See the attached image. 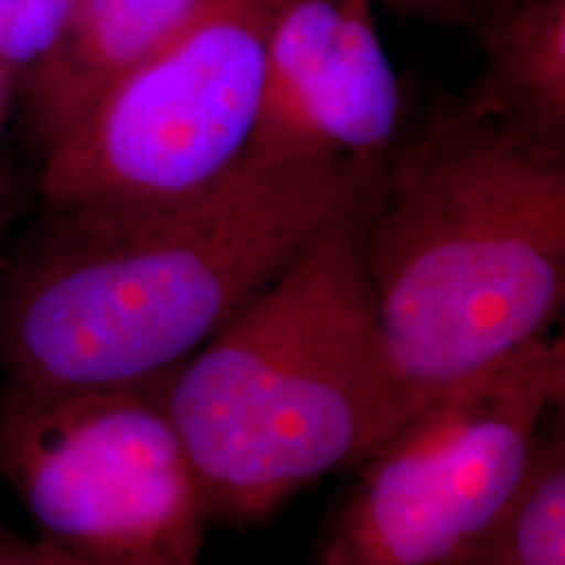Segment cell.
<instances>
[{
  "label": "cell",
  "instance_id": "1",
  "mask_svg": "<svg viewBox=\"0 0 565 565\" xmlns=\"http://www.w3.org/2000/svg\"><path fill=\"white\" fill-rule=\"evenodd\" d=\"M391 158L254 160L189 194L47 210L0 278L6 387L166 377L345 217Z\"/></svg>",
  "mask_w": 565,
  "mask_h": 565
},
{
  "label": "cell",
  "instance_id": "2",
  "mask_svg": "<svg viewBox=\"0 0 565 565\" xmlns=\"http://www.w3.org/2000/svg\"><path fill=\"white\" fill-rule=\"evenodd\" d=\"M364 267L414 408L505 362L563 312L565 152L456 105L387 162Z\"/></svg>",
  "mask_w": 565,
  "mask_h": 565
},
{
  "label": "cell",
  "instance_id": "3",
  "mask_svg": "<svg viewBox=\"0 0 565 565\" xmlns=\"http://www.w3.org/2000/svg\"><path fill=\"white\" fill-rule=\"evenodd\" d=\"M374 202L317 238L168 374V408L212 524L270 519L303 487L356 469L414 408L366 280Z\"/></svg>",
  "mask_w": 565,
  "mask_h": 565
},
{
  "label": "cell",
  "instance_id": "4",
  "mask_svg": "<svg viewBox=\"0 0 565 565\" xmlns=\"http://www.w3.org/2000/svg\"><path fill=\"white\" fill-rule=\"evenodd\" d=\"M166 377L82 391L6 387L0 475L34 536L87 565H200L207 494Z\"/></svg>",
  "mask_w": 565,
  "mask_h": 565
},
{
  "label": "cell",
  "instance_id": "5",
  "mask_svg": "<svg viewBox=\"0 0 565 565\" xmlns=\"http://www.w3.org/2000/svg\"><path fill=\"white\" fill-rule=\"evenodd\" d=\"M565 404V343L542 338L412 408L356 466L322 565H458L519 492Z\"/></svg>",
  "mask_w": 565,
  "mask_h": 565
},
{
  "label": "cell",
  "instance_id": "6",
  "mask_svg": "<svg viewBox=\"0 0 565 565\" xmlns=\"http://www.w3.org/2000/svg\"><path fill=\"white\" fill-rule=\"evenodd\" d=\"M282 0H210L42 152L47 210L150 202L223 179L259 116L265 45Z\"/></svg>",
  "mask_w": 565,
  "mask_h": 565
},
{
  "label": "cell",
  "instance_id": "7",
  "mask_svg": "<svg viewBox=\"0 0 565 565\" xmlns=\"http://www.w3.org/2000/svg\"><path fill=\"white\" fill-rule=\"evenodd\" d=\"M374 6L282 0L267 34L263 97L246 158H391L401 84Z\"/></svg>",
  "mask_w": 565,
  "mask_h": 565
},
{
  "label": "cell",
  "instance_id": "8",
  "mask_svg": "<svg viewBox=\"0 0 565 565\" xmlns=\"http://www.w3.org/2000/svg\"><path fill=\"white\" fill-rule=\"evenodd\" d=\"M210 0H74L55 47L24 79L42 152L92 103L200 13Z\"/></svg>",
  "mask_w": 565,
  "mask_h": 565
},
{
  "label": "cell",
  "instance_id": "9",
  "mask_svg": "<svg viewBox=\"0 0 565 565\" xmlns=\"http://www.w3.org/2000/svg\"><path fill=\"white\" fill-rule=\"evenodd\" d=\"M482 40L484 66L458 108L565 152V0H513Z\"/></svg>",
  "mask_w": 565,
  "mask_h": 565
},
{
  "label": "cell",
  "instance_id": "10",
  "mask_svg": "<svg viewBox=\"0 0 565 565\" xmlns=\"http://www.w3.org/2000/svg\"><path fill=\"white\" fill-rule=\"evenodd\" d=\"M458 565H565L563 408L542 422L519 492Z\"/></svg>",
  "mask_w": 565,
  "mask_h": 565
},
{
  "label": "cell",
  "instance_id": "11",
  "mask_svg": "<svg viewBox=\"0 0 565 565\" xmlns=\"http://www.w3.org/2000/svg\"><path fill=\"white\" fill-rule=\"evenodd\" d=\"M74 0H0V61L24 82L51 55Z\"/></svg>",
  "mask_w": 565,
  "mask_h": 565
},
{
  "label": "cell",
  "instance_id": "12",
  "mask_svg": "<svg viewBox=\"0 0 565 565\" xmlns=\"http://www.w3.org/2000/svg\"><path fill=\"white\" fill-rule=\"evenodd\" d=\"M404 17L433 21V24H471L487 0H374Z\"/></svg>",
  "mask_w": 565,
  "mask_h": 565
},
{
  "label": "cell",
  "instance_id": "13",
  "mask_svg": "<svg viewBox=\"0 0 565 565\" xmlns=\"http://www.w3.org/2000/svg\"><path fill=\"white\" fill-rule=\"evenodd\" d=\"M0 565H87L42 542L40 536L11 534L0 529Z\"/></svg>",
  "mask_w": 565,
  "mask_h": 565
},
{
  "label": "cell",
  "instance_id": "14",
  "mask_svg": "<svg viewBox=\"0 0 565 565\" xmlns=\"http://www.w3.org/2000/svg\"><path fill=\"white\" fill-rule=\"evenodd\" d=\"M13 76L9 74V68L3 66L0 61V131H3V118H6V103H9V87H11Z\"/></svg>",
  "mask_w": 565,
  "mask_h": 565
}]
</instances>
